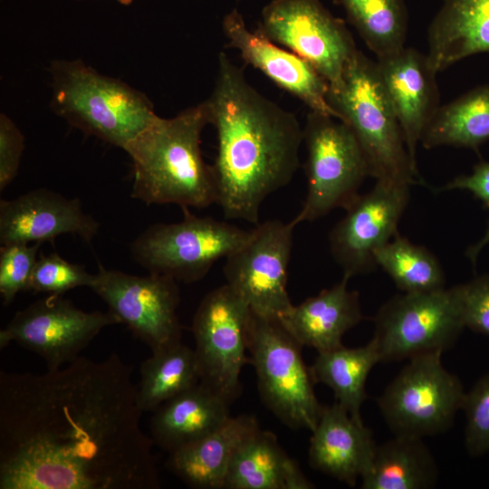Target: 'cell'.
<instances>
[{
  "instance_id": "836d02e7",
  "label": "cell",
  "mask_w": 489,
  "mask_h": 489,
  "mask_svg": "<svg viewBox=\"0 0 489 489\" xmlns=\"http://www.w3.org/2000/svg\"><path fill=\"white\" fill-rule=\"evenodd\" d=\"M462 408L466 415L465 441L472 455L489 452V374L465 393Z\"/></svg>"
},
{
  "instance_id": "4dcf8cb0",
  "label": "cell",
  "mask_w": 489,
  "mask_h": 489,
  "mask_svg": "<svg viewBox=\"0 0 489 489\" xmlns=\"http://www.w3.org/2000/svg\"><path fill=\"white\" fill-rule=\"evenodd\" d=\"M380 266L403 292L445 288V273L436 257L425 246L397 234L375 255Z\"/></svg>"
},
{
  "instance_id": "8d00e7d4",
  "label": "cell",
  "mask_w": 489,
  "mask_h": 489,
  "mask_svg": "<svg viewBox=\"0 0 489 489\" xmlns=\"http://www.w3.org/2000/svg\"><path fill=\"white\" fill-rule=\"evenodd\" d=\"M462 189L470 191L474 197L489 208V161H480L469 175H460L438 188V191Z\"/></svg>"
},
{
  "instance_id": "52a82bcc",
  "label": "cell",
  "mask_w": 489,
  "mask_h": 489,
  "mask_svg": "<svg viewBox=\"0 0 489 489\" xmlns=\"http://www.w3.org/2000/svg\"><path fill=\"white\" fill-rule=\"evenodd\" d=\"M181 209V221L150 225L134 240L130 250L133 259L150 273L191 283L244 244L251 231L210 216H197L188 207Z\"/></svg>"
},
{
  "instance_id": "83f0119b",
  "label": "cell",
  "mask_w": 489,
  "mask_h": 489,
  "mask_svg": "<svg viewBox=\"0 0 489 489\" xmlns=\"http://www.w3.org/2000/svg\"><path fill=\"white\" fill-rule=\"evenodd\" d=\"M380 362L377 347L371 340L367 345L318 352L310 367L314 383L330 387L337 402L357 422L362 423L360 408L368 398L365 385L372 368Z\"/></svg>"
},
{
  "instance_id": "9a60e30c",
  "label": "cell",
  "mask_w": 489,
  "mask_h": 489,
  "mask_svg": "<svg viewBox=\"0 0 489 489\" xmlns=\"http://www.w3.org/2000/svg\"><path fill=\"white\" fill-rule=\"evenodd\" d=\"M177 282L150 273L137 276L100 264L91 289L131 332L156 351L181 342Z\"/></svg>"
},
{
  "instance_id": "4fadbf2b",
  "label": "cell",
  "mask_w": 489,
  "mask_h": 489,
  "mask_svg": "<svg viewBox=\"0 0 489 489\" xmlns=\"http://www.w3.org/2000/svg\"><path fill=\"white\" fill-rule=\"evenodd\" d=\"M295 226L292 220L259 223L246 242L225 258V283L256 315L279 320L293 305L287 281Z\"/></svg>"
},
{
  "instance_id": "d6986e66",
  "label": "cell",
  "mask_w": 489,
  "mask_h": 489,
  "mask_svg": "<svg viewBox=\"0 0 489 489\" xmlns=\"http://www.w3.org/2000/svg\"><path fill=\"white\" fill-rule=\"evenodd\" d=\"M379 75L401 127L414 164L422 134L440 106L436 72L426 54L413 48L377 59Z\"/></svg>"
},
{
  "instance_id": "74e56055",
  "label": "cell",
  "mask_w": 489,
  "mask_h": 489,
  "mask_svg": "<svg viewBox=\"0 0 489 489\" xmlns=\"http://www.w3.org/2000/svg\"><path fill=\"white\" fill-rule=\"evenodd\" d=\"M489 244V224L486 228L485 233L481 237V239L476 242L475 244L469 246L467 250L465 251L466 257L473 263L474 265H475L477 257L483 248Z\"/></svg>"
},
{
  "instance_id": "f1b7e54d",
  "label": "cell",
  "mask_w": 489,
  "mask_h": 489,
  "mask_svg": "<svg viewBox=\"0 0 489 489\" xmlns=\"http://www.w3.org/2000/svg\"><path fill=\"white\" fill-rule=\"evenodd\" d=\"M137 398L140 409L152 412L161 404L200 382L195 350L178 342L152 351L140 365Z\"/></svg>"
},
{
  "instance_id": "9c48e42d",
  "label": "cell",
  "mask_w": 489,
  "mask_h": 489,
  "mask_svg": "<svg viewBox=\"0 0 489 489\" xmlns=\"http://www.w3.org/2000/svg\"><path fill=\"white\" fill-rule=\"evenodd\" d=\"M374 325L380 362L443 353L465 328L455 286L396 295L379 308Z\"/></svg>"
},
{
  "instance_id": "8992f818",
  "label": "cell",
  "mask_w": 489,
  "mask_h": 489,
  "mask_svg": "<svg viewBox=\"0 0 489 489\" xmlns=\"http://www.w3.org/2000/svg\"><path fill=\"white\" fill-rule=\"evenodd\" d=\"M301 349L279 320L261 317L250 311L249 363L254 367L263 402L284 425L312 432L323 406L314 393L315 383Z\"/></svg>"
},
{
  "instance_id": "7a4b0ae2",
  "label": "cell",
  "mask_w": 489,
  "mask_h": 489,
  "mask_svg": "<svg viewBox=\"0 0 489 489\" xmlns=\"http://www.w3.org/2000/svg\"><path fill=\"white\" fill-rule=\"evenodd\" d=\"M206 101L217 134L212 165L216 204L225 218L257 225L263 202L298 169L303 129L293 113L254 89L223 52Z\"/></svg>"
},
{
  "instance_id": "7402d4cb",
  "label": "cell",
  "mask_w": 489,
  "mask_h": 489,
  "mask_svg": "<svg viewBox=\"0 0 489 489\" xmlns=\"http://www.w3.org/2000/svg\"><path fill=\"white\" fill-rule=\"evenodd\" d=\"M259 429L253 416L230 417L204 437L168 453L167 466L192 488H224L234 455Z\"/></svg>"
},
{
  "instance_id": "4316f807",
  "label": "cell",
  "mask_w": 489,
  "mask_h": 489,
  "mask_svg": "<svg viewBox=\"0 0 489 489\" xmlns=\"http://www.w3.org/2000/svg\"><path fill=\"white\" fill-rule=\"evenodd\" d=\"M489 140V85H479L449 103L440 105L427 125L420 143L467 148L478 152Z\"/></svg>"
},
{
  "instance_id": "ba28073f",
  "label": "cell",
  "mask_w": 489,
  "mask_h": 489,
  "mask_svg": "<svg viewBox=\"0 0 489 489\" xmlns=\"http://www.w3.org/2000/svg\"><path fill=\"white\" fill-rule=\"evenodd\" d=\"M332 116L310 110L303 128L307 149V193L292 219L312 222L336 208L346 209L360 195L369 175L367 162L351 129Z\"/></svg>"
},
{
  "instance_id": "30bf717a",
  "label": "cell",
  "mask_w": 489,
  "mask_h": 489,
  "mask_svg": "<svg viewBox=\"0 0 489 489\" xmlns=\"http://www.w3.org/2000/svg\"><path fill=\"white\" fill-rule=\"evenodd\" d=\"M442 352L414 357L387 386L378 405L395 436L424 438L446 431L465 392L445 369Z\"/></svg>"
},
{
  "instance_id": "f546056e",
  "label": "cell",
  "mask_w": 489,
  "mask_h": 489,
  "mask_svg": "<svg viewBox=\"0 0 489 489\" xmlns=\"http://www.w3.org/2000/svg\"><path fill=\"white\" fill-rule=\"evenodd\" d=\"M377 59L405 47L408 12L404 0H338Z\"/></svg>"
},
{
  "instance_id": "ac0fdd59",
  "label": "cell",
  "mask_w": 489,
  "mask_h": 489,
  "mask_svg": "<svg viewBox=\"0 0 489 489\" xmlns=\"http://www.w3.org/2000/svg\"><path fill=\"white\" fill-rule=\"evenodd\" d=\"M99 228L100 224L83 211L79 199L46 188L0 202L1 244H53L63 234L91 243Z\"/></svg>"
},
{
  "instance_id": "277c9868",
  "label": "cell",
  "mask_w": 489,
  "mask_h": 489,
  "mask_svg": "<svg viewBox=\"0 0 489 489\" xmlns=\"http://www.w3.org/2000/svg\"><path fill=\"white\" fill-rule=\"evenodd\" d=\"M327 101L353 132L377 181L425 184L408 154L398 118L381 83L376 62L360 50L340 84L329 87Z\"/></svg>"
},
{
  "instance_id": "603a6c76",
  "label": "cell",
  "mask_w": 489,
  "mask_h": 489,
  "mask_svg": "<svg viewBox=\"0 0 489 489\" xmlns=\"http://www.w3.org/2000/svg\"><path fill=\"white\" fill-rule=\"evenodd\" d=\"M229 407L200 381L152 411L151 439L162 450L174 452L219 427L231 417Z\"/></svg>"
},
{
  "instance_id": "5bb4252c",
  "label": "cell",
  "mask_w": 489,
  "mask_h": 489,
  "mask_svg": "<svg viewBox=\"0 0 489 489\" xmlns=\"http://www.w3.org/2000/svg\"><path fill=\"white\" fill-rule=\"evenodd\" d=\"M120 323L110 311L85 312L49 294L15 312L0 331V348L16 342L40 356L48 370L58 369L80 357L102 329Z\"/></svg>"
},
{
  "instance_id": "44dd1931",
  "label": "cell",
  "mask_w": 489,
  "mask_h": 489,
  "mask_svg": "<svg viewBox=\"0 0 489 489\" xmlns=\"http://www.w3.org/2000/svg\"><path fill=\"white\" fill-rule=\"evenodd\" d=\"M350 278L292 307L279 321L302 346L318 352L342 346L343 335L363 320L359 292L348 289Z\"/></svg>"
},
{
  "instance_id": "ffe728a7",
  "label": "cell",
  "mask_w": 489,
  "mask_h": 489,
  "mask_svg": "<svg viewBox=\"0 0 489 489\" xmlns=\"http://www.w3.org/2000/svg\"><path fill=\"white\" fill-rule=\"evenodd\" d=\"M376 446L369 428L336 402L323 406L312 431L309 462L312 468L355 486L369 468Z\"/></svg>"
},
{
  "instance_id": "6da1fadb",
  "label": "cell",
  "mask_w": 489,
  "mask_h": 489,
  "mask_svg": "<svg viewBox=\"0 0 489 489\" xmlns=\"http://www.w3.org/2000/svg\"><path fill=\"white\" fill-rule=\"evenodd\" d=\"M132 367L112 352L0 371V489H158Z\"/></svg>"
},
{
  "instance_id": "d590c367",
  "label": "cell",
  "mask_w": 489,
  "mask_h": 489,
  "mask_svg": "<svg viewBox=\"0 0 489 489\" xmlns=\"http://www.w3.org/2000/svg\"><path fill=\"white\" fill-rule=\"evenodd\" d=\"M24 149V136L14 121L0 115V190L3 191L16 177Z\"/></svg>"
},
{
  "instance_id": "1f68e13d",
  "label": "cell",
  "mask_w": 489,
  "mask_h": 489,
  "mask_svg": "<svg viewBox=\"0 0 489 489\" xmlns=\"http://www.w3.org/2000/svg\"><path fill=\"white\" fill-rule=\"evenodd\" d=\"M94 274L84 266L69 263L57 253L41 254L36 261L29 290L35 292L63 295L81 286L91 287Z\"/></svg>"
},
{
  "instance_id": "7c38bea8",
  "label": "cell",
  "mask_w": 489,
  "mask_h": 489,
  "mask_svg": "<svg viewBox=\"0 0 489 489\" xmlns=\"http://www.w3.org/2000/svg\"><path fill=\"white\" fill-rule=\"evenodd\" d=\"M250 309L228 285L209 292L192 322L200 381L232 403L241 393L240 374L246 356Z\"/></svg>"
},
{
  "instance_id": "f35d334b",
  "label": "cell",
  "mask_w": 489,
  "mask_h": 489,
  "mask_svg": "<svg viewBox=\"0 0 489 489\" xmlns=\"http://www.w3.org/2000/svg\"><path fill=\"white\" fill-rule=\"evenodd\" d=\"M122 5H129L133 0H116Z\"/></svg>"
},
{
  "instance_id": "8fae6325",
  "label": "cell",
  "mask_w": 489,
  "mask_h": 489,
  "mask_svg": "<svg viewBox=\"0 0 489 489\" xmlns=\"http://www.w3.org/2000/svg\"><path fill=\"white\" fill-rule=\"evenodd\" d=\"M257 29L310 63L331 89L340 84L359 51L344 21L320 0H273L264 7Z\"/></svg>"
},
{
  "instance_id": "d4e9b609",
  "label": "cell",
  "mask_w": 489,
  "mask_h": 489,
  "mask_svg": "<svg viewBox=\"0 0 489 489\" xmlns=\"http://www.w3.org/2000/svg\"><path fill=\"white\" fill-rule=\"evenodd\" d=\"M314 484L282 448L275 435L261 428L238 448L230 464L226 489H311Z\"/></svg>"
},
{
  "instance_id": "cb8c5ba5",
  "label": "cell",
  "mask_w": 489,
  "mask_h": 489,
  "mask_svg": "<svg viewBox=\"0 0 489 489\" xmlns=\"http://www.w3.org/2000/svg\"><path fill=\"white\" fill-rule=\"evenodd\" d=\"M431 68L437 73L468 56L489 53V0H443L427 30Z\"/></svg>"
},
{
  "instance_id": "3957f363",
  "label": "cell",
  "mask_w": 489,
  "mask_h": 489,
  "mask_svg": "<svg viewBox=\"0 0 489 489\" xmlns=\"http://www.w3.org/2000/svg\"><path fill=\"white\" fill-rule=\"evenodd\" d=\"M211 124L207 101L172 118H157L124 149L133 165L131 197L147 205L175 204L202 209L216 204L212 165L201 152Z\"/></svg>"
},
{
  "instance_id": "e0dca14e",
  "label": "cell",
  "mask_w": 489,
  "mask_h": 489,
  "mask_svg": "<svg viewBox=\"0 0 489 489\" xmlns=\"http://www.w3.org/2000/svg\"><path fill=\"white\" fill-rule=\"evenodd\" d=\"M222 29L228 46L236 49L246 63L298 98L310 110L337 119L327 101L328 82L305 60L280 47L258 29L250 30L237 9L224 16Z\"/></svg>"
},
{
  "instance_id": "2e32d148",
  "label": "cell",
  "mask_w": 489,
  "mask_h": 489,
  "mask_svg": "<svg viewBox=\"0 0 489 489\" xmlns=\"http://www.w3.org/2000/svg\"><path fill=\"white\" fill-rule=\"evenodd\" d=\"M410 185L377 181L359 195L329 235L331 253L343 276L351 278L377 267L376 253L398 233L410 196Z\"/></svg>"
},
{
  "instance_id": "484cf974",
  "label": "cell",
  "mask_w": 489,
  "mask_h": 489,
  "mask_svg": "<svg viewBox=\"0 0 489 489\" xmlns=\"http://www.w3.org/2000/svg\"><path fill=\"white\" fill-rule=\"evenodd\" d=\"M438 470L423 438L395 436L376 446L361 475L362 489H427L436 485Z\"/></svg>"
},
{
  "instance_id": "e575fe53",
  "label": "cell",
  "mask_w": 489,
  "mask_h": 489,
  "mask_svg": "<svg viewBox=\"0 0 489 489\" xmlns=\"http://www.w3.org/2000/svg\"><path fill=\"white\" fill-rule=\"evenodd\" d=\"M465 327L489 336V275L455 286Z\"/></svg>"
},
{
  "instance_id": "5b68a950",
  "label": "cell",
  "mask_w": 489,
  "mask_h": 489,
  "mask_svg": "<svg viewBox=\"0 0 489 489\" xmlns=\"http://www.w3.org/2000/svg\"><path fill=\"white\" fill-rule=\"evenodd\" d=\"M49 70L54 112L109 144L124 149L158 116L142 91L81 60L54 61Z\"/></svg>"
},
{
  "instance_id": "d6a6232c",
  "label": "cell",
  "mask_w": 489,
  "mask_h": 489,
  "mask_svg": "<svg viewBox=\"0 0 489 489\" xmlns=\"http://www.w3.org/2000/svg\"><path fill=\"white\" fill-rule=\"evenodd\" d=\"M42 244H8L0 248V294L4 305L28 291Z\"/></svg>"
}]
</instances>
